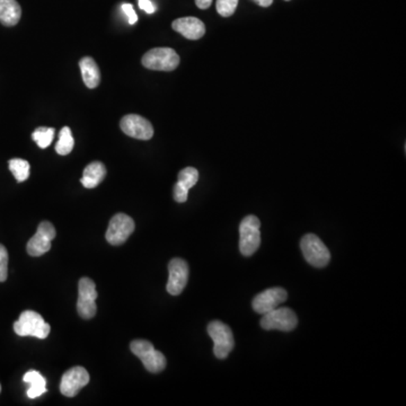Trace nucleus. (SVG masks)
Segmentation results:
<instances>
[{"label": "nucleus", "mask_w": 406, "mask_h": 406, "mask_svg": "<svg viewBox=\"0 0 406 406\" xmlns=\"http://www.w3.org/2000/svg\"><path fill=\"white\" fill-rule=\"evenodd\" d=\"M255 3H258V6L269 7L272 5L273 0H253Z\"/></svg>", "instance_id": "nucleus-30"}, {"label": "nucleus", "mask_w": 406, "mask_h": 406, "mask_svg": "<svg viewBox=\"0 0 406 406\" xmlns=\"http://www.w3.org/2000/svg\"><path fill=\"white\" fill-rule=\"evenodd\" d=\"M75 140L69 127H63L60 131L59 140L56 145V152L61 156L70 154L74 149Z\"/></svg>", "instance_id": "nucleus-21"}, {"label": "nucleus", "mask_w": 406, "mask_h": 406, "mask_svg": "<svg viewBox=\"0 0 406 406\" xmlns=\"http://www.w3.org/2000/svg\"><path fill=\"white\" fill-rule=\"evenodd\" d=\"M96 298H97V291H96L95 282L89 278H81L78 283L77 300V311L80 318L84 320H91L95 316L97 311Z\"/></svg>", "instance_id": "nucleus-7"}, {"label": "nucleus", "mask_w": 406, "mask_h": 406, "mask_svg": "<svg viewBox=\"0 0 406 406\" xmlns=\"http://www.w3.org/2000/svg\"><path fill=\"white\" fill-rule=\"evenodd\" d=\"M173 30L180 33L185 39L199 40L205 34L203 22L196 17L178 18L172 23Z\"/></svg>", "instance_id": "nucleus-15"}, {"label": "nucleus", "mask_w": 406, "mask_h": 406, "mask_svg": "<svg viewBox=\"0 0 406 406\" xmlns=\"http://www.w3.org/2000/svg\"><path fill=\"white\" fill-rule=\"evenodd\" d=\"M8 276V252L6 247L0 244V282L6 281Z\"/></svg>", "instance_id": "nucleus-25"}, {"label": "nucleus", "mask_w": 406, "mask_h": 406, "mask_svg": "<svg viewBox=\"0 0 406 406\" xmlns=\"http://www.w3.org/2000/svg\"><path fill=\"white\" fill-rule=\"evenodd\" d=\"M143 67L157 72H173L180 65V56L171 48H155L149 50L141 60Z\"/></svg>", "instance_id": "nucleus-4"}, {"label": "nucleus", "mask_w": 406, "mask_h": 406, "mask_svg": "<svg viewBox=\"0 0 406 406\" xmlns=\"http://www.w3.org/2000/svg\"><path fill=\"white\" fill-rule=\"evenodd\" d=\"M89 382V375L83 367H74L63 374L60 391L67 398H75Z\"/></svg>", "instance_id": "nucleus-14"}, {"label": "nucleus", "mask_w": 406, "mask_h": 406, "mask_svg": "<svg viewBox=\"0 0 406 406\" xmlns=\"http://www.w3.org/2000/svg\"><path fill=\"white\" fill-rule=\"evenodd\" d=\"M120 127L127 136L134 139L149 140L154 136L152 123L138 114L123 116L120 122Z\"/></svg>", "instance_id": "nucleus-11"}, {"label": "nucleus", "mask_w": 406, "mask_h": 406, "mask_svg": "<svg viewBox=\"0 0 406 406\" xmlns=\"http://www.w3.org/2000/svg\"><path fill=\"white\" fill-rule=\"evenodd\" d=\"M261 223L258 217L247 216L240 225V249L244 256H251L261 245Z\"/></svg>", "instance_id": "nucleus-3"}, {"label": "nucleus", "mask_w": 406, "mask_h": 406, "mask_svg": "<svg viewBox=\"0 0 406 406\" xmlns=\"http://www.w3.org/2000/svg\"><path fill=\"white\" fill-rule=\"evenodd\" d=\"M56 236V228L49 221H42L38 227L36 234L29 240L26 251L31 256H41L51 249V242Z\"/></svg>", "instance_id": "nucleus-10"}, {"label": "nucleus", "mask_w": 406, "mask_h": 406, "mask_svg": "<svg viewBox=\"0 0 406 406\" xmlns=\"http://www.w3.org/2000/svg\"><path fill=\"white\" fill-rule=\"evenodd\" d=\"M107 176V169L101 162H93L85 167L80 183L86 189H94L103 182Z\"/></svg>", "instance_id": "nucleus-16"}, {"label": "nucleus", "mask_w": 406, "mask_h": 406, "mask_svg": "<svg viewBox=\"0 0 406 406\" xmlns=\"http://www.w3.org/2000/svg\"><path fill=\"white\" fill-rule=\"evenodd\" d=\"M286 1H290V0H286Z\"/></svg>", "instance_id": "nucleus-32"}, {"label": "nucleus", "mask_w": 406, "mask_h": 406, "mask_svg": "<svg viewBox=\"0 0 406 406\" xmlns=\"http://www.w3.org/2000/svg\"><path fill=\"white\" fill-rule=\"evenodd\" d=\"M14 331L19 336H34L43 340L50 334V325L36 311H25L14 324Z\"/></svg>", "instance_id": "nucleus-1"}, {"label": "nucleus", "mask_w": 406, "mask_h": 406, "mask_svg": "<svg viewBox=\"0 0 406 406\" xmlns=\"http://www.w3.org/2000/svg\"><path fill=\"white\" fill-rule=\"evenodd\" d=\"M54 127H36V131L32 134V139L36 141V145L39 146L40 148H48L49 146L52 143L54 138Z\"/></svg>", "instance_id": "nucleus-22"}, {"label": "nucleus", "mask_w": 406, "mask_h": 406, "mask_svg": "<svg viewBox=\"0 0 406 406\" xmlns=\"http://www.w3.org/2000/svg\"><path fill=\"white\" fill-rule=\"evenodd\" d=\"M211 3L212 0H196V5L200 9H208L211 6Z\"/></svg>", "instance_id": "nucleus-29"}, {"label": "nucleus", "mask_w": 406, "mask_h": 406, "mask_svg": "<svg viewBox=\"0 0 406 406\" xmlns=\"http://www.w3.org/2000/svg\"><path fill=\"white\" fill-rule=\"evenodd\" d=\"M287 291L283 288H270L262 291L253 299V309L258 314H267L273 309H278L282 303L287 300Z\"/></svg>", "instance_id": "nucleus-13"}, {"label": "nucleus", "mask_w": 406, "mask_h": 406, "mask_svg": "<svg viewBox=\"0 0 406 406\" xmlns=\"http://www.w3.org/2000/svg\"><path fill=\"white\" fill-rule=\"evenodd\" d=\"M79 68L85 85L88 88H96L101 81V72L95 60L91 56H84L80 59Z\"/></svg>", "instance_id": "nucleus-17"}, {"label": "nucleus", "mask_w": 406, "mask_h": 406, "mask_svg": "<svg viewBox=\"0 0 406 406\" xmlns=\"http://www.w3.org/2000/svg\"><path fill=\"white\" fill-rule=\"evenodd\" d=\"M134 228L136 226L131 217L125 214H118L110 220L105 237L113 247H120L130 237Z\"/></svg>", "instance_id": "nucleus-9"}, {"label": "nucleus", "mask_w": 406, "mask_h": 406, "mask_svg": "<svg viewBox=\"0 0 406 406\" xmlns=\"http://www.w3.org/2000/svg\"><path fill=\"white\" fill-rule=\"evenodd\" d=\"M122 10L127 15L129 24H136V21H138V16H136V12H134V6L131 3H123L122 5Z\"/></svg>", "instance_id": "nucleus-27"}, {"label": "nucleus", "mask_w": 406, "mask_h": 406, "mask_svg": "<svg viewBox=\"0 0 406 406\" xmlns=\"http://www.w3.org/2000/svg\"><path fill=\"white\" fill-rule=\"evenodd\" d=\"M300 249L306 261L315 267H327L331 261V253L327 245L314 234H307L300 242Z\"/></svg>", "instance_id": "nucleus-5"}, {"label": "nucleus", "mask_w": 406, "mask_h": 406, "mask_svg": "<svg viewBox=\"0 0 406 406\" xmlns=\"http://www.w3.org/2000/svg\"><path fill=\"white\" fill-rule=\"evenodd\" d=\"M138 3H139L140 8L145 10L147 14H153L156 10V7L153 5L150 0H138Z\"/></svg>", "instance_id": "nucleus-28"}, {"label": "nucleus", "mask_w": 406, "mask_h": 406, "mask_svg": "<svg viewBox=\"0 0 406 406\" xmlns=\"http://www.w3.org/2000/svg\"><path fill=\"white\" fill-rule=\"evenodd\" d=\"M298 324V318L294 311L287 307L276 309L263 315L261 320L262 329L267 331H282V332H290L296 329Z\"/></svg>", "instance_id": "nucleus-8"}, {"label": "nucleus", "mask_w": 406, "mask_h": 406, "mask_svg": "<svg viewBox=\"0 0 406 406\" xmlns=\"http://www.w3.org/2000/svg\"><path fill=\"white\" fill-rule=\"evenodd\" d=\"M0 391H1V386H0Z\"/></svg>", "instance_id": "nucleus-31"}, {"label": "nucleus", "mask_w": 406, "mask_h": 406, "mask_svg": "<svg viewBox=\"0 0 406 406\" xmlns=\"http://www.w3.org/2000/svg\"><path fill=\"white\" fill-rule=\"evenodd\" d=\"M169 272L167 292L172 296H178L187 287L189 280V265L182 258H173L169 264Z\"/></svg>", "instance_id": "nucleus-12"}, {"label": "nucleus", "mask_w": 406, "mask_h": 406, "mask_svg": "<svg viewBox=\"0 0 406 406\" xmlns=\"http://www.w3.org/2000/svg\"><path fill=\"white\" fill-rule=\"evenodd\" d=\"M130 349L134 356L141 360L149 373L157 374L166 367V358L163 353L156 350L150 342L146 340H134L131 342Z\"/></svg>", "instance_id": "nucleus-2"}, {"label": "nucleus", "mask_w": 406, "mask_h": 406, "mask_svg": "<svg viewBox=\"0 0 406 406\" xmlns=\"http://www.w3.org/2000/svg\"><path fill=\"white\" fill-rule=\"evenodd\" d=\"M208 334L214 341V353L218 359H226L235 347L234 335L231 327L220 320H212L208 325Z\"/></svg>", "instance_id": "nucleus-6"}, {"label": "nucleus", "mask_w": 406, "mask_h": 406, "mask_svg": "<svg viewBox=\"0 0 406 406\" xmlns=\"http://www.w3.org/2000/svg\"><path fill=\"white\" fill-rule=\"evenodd\" d=\"M26 384L30 385L27 389V396L30 398H36L47 393V380L40 374L39 371H27L23 378Z\"/></svg>", "instance_id": "nucleus-19"}, {"label": "nucleus", "mask_w": 406, "mask_h": 406, "mask_svg": "<svg viewBox=\"0 0 406 406\" xmlns=\"http://www.w3.org/2000/svg\"><path fill=\"white\" fill-rule=\"evenodd\" d=\"M187 196H189V190H187L185 187H181L178 183L174 185V200L176 202L183 203L187 201Z\"/></svg>", "instance_id": "nucleus-26"}, {"label": "nucleus", "mask_w": 406, "mask_h": 406, "mask_svg": "<svg viewBox=\"0 0 406 406\" xmlns=\"http://www.w3.org/2000/svg\"><path fill=\"white\" fill-rule=\"evenodd\" d=\"M199 181V172L194 167H187L178 173V183L187 190L192 189Z\"/></svg>", "instance_id": "nucleus-23"}, {"label": "nucleus", "mask_w": 406, "mask_h": 406, "mask_svg": "<svg viewBox=\"0 0 406 406\" xmlns=\"http://www.w3.org/2000/svg\"><path fill=\"white\" fill-rule=\"evenodd\" d=\"M9 169L13 173V175L16 178L18 183L26 181L30 178L31 166L30 163L21 158H14L9 160Z\"/></svg>", "instance_id": "nucleus-20"}, {"label": "nucleus", "mask_w": 406, "mask_h": 406, "mask_svg": "<svg viewBox=\"0 0 406 406\" xmlns=\"http://www.w3.org/2000/svg\"><path fill=\"white\" fill-rule=\"evenodd\" d=\"M238 0H217V12L223 17H229L234 15L235 10L237 8Z\"/></svg>", "instance_id": "nucleus-24"}, {"label": "nucleus", "mask_w": 406, "mask_h": 406, "mask_svg": "<svg viewBox=\"0 0 406 406\" xmlns=\"http://www.w3.org/2000/svg\"><path fill=\"white\" fill-rule=\"evenodd\" d=\"M22 16V8L16 0H0V23L5 26H15Z\"/></svg>", "instance_id": "nucleus-18"}]
</instances>
